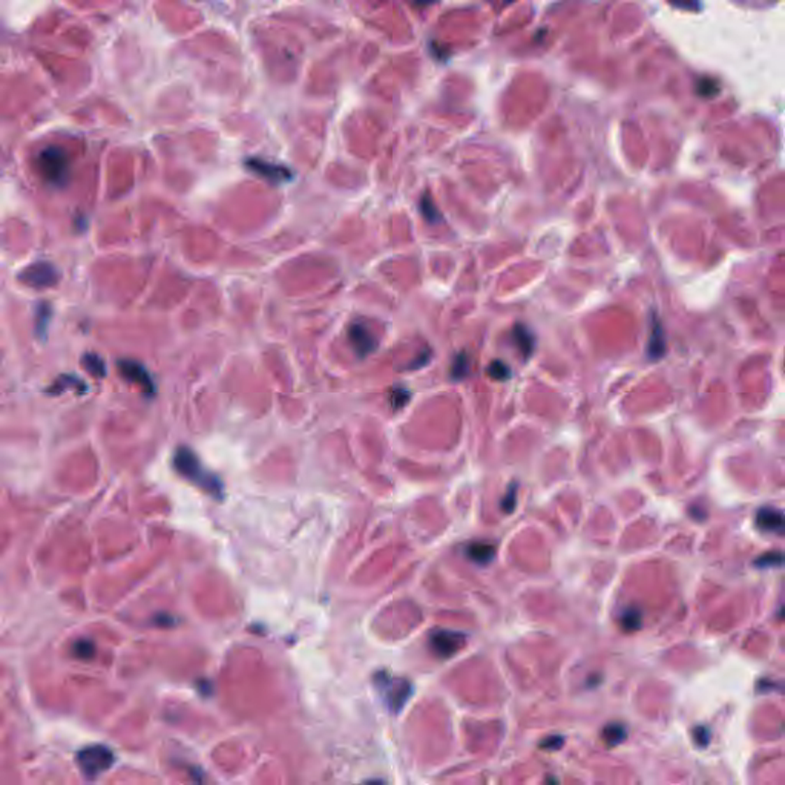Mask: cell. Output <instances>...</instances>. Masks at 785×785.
Here are the masks:
<instances>
[{
	"mask_svg": "<svg viewBox=\"0 0 785 785\" xmlns=\"http://www.w3.org/2000/svg\"><path fill=\"white\" fill-rule=\"evenodd\" d=\"M621 623L628 631H635L641 624V614L637 609H628L621 617Z\"/></svg>",
	"mask_w": 785,
	"mask_h": 785,
	"instance_id": "obj_17",
	"label": "cell"
},
{
	"mask_svg": "<svg viewBox=\"0 0 785 785\" xmlns=\"http://www.w3.org/2000/svg\"><path fill=\"white\" fill-rule=\"evenodd\" d=\"M377 687L380 693H382L384 700L387 701L388 707L394 712L401 710L411 695V686L402 678L382 675L377 678Z\"/></svg>",
	"mask_w": 785,
	"mask_h": 785,
	"instance_id": "obj_4",
	"label": "cell"
},
{
	"mask_svg": "<svg viewBox=\"0 0 785 785\" xmlns=\"http://www.w3.org/2000/svg\"><path fill=\"white\" fill-rule=\"evenodd\" d=\"M466 555L468 559L473 560L474 563H479V565H488V563H491L494 559L496 546L487 542H474L471 545H468Z\"/></svg>",
	"mask_w": 785,
	"mask_h": 785,
	"instance_id": "obj_11",
	"label": "cell"
},
{
	"mask_svg": "<svg viewBox=\"0 0 785 785\" xmlns=\"http://www.w3.org/2000/svg\"><path fill=\"white\" fill-rule=\"evenodd\" d=\"M23 281L33 287H48L57 281V273L46 263H38L23 272Z\"/></svg>",
	"mask_w": 785,
	"mask_h": 785,
	"instance_id": "obj_8",
	"label": "cell"
},
{
	"mask_svg": "<svg viewBox=\"0 0 785 785\" xmlns=\"http://www.w3.org/2000/svg\"><path fill=\"white\" fill-rule=\"evenodd\" d=\"M38 169L48 181L62 185L68 175V160L60 149L48 147L38 157Z\"/></svg>",
	"mask_w": 785,
	"mask_h": 785,
	"instance_id": "obj_3",
	"label": "cell"
},
{
	"mask_svg": "<svg viewBox=\"0 0 785 785\" xmlns=\"http://www.w3.org/2000/svg\"><path fill=\"white\" fill-rule=\"evenodd\" d=\"M559 740H561V738H559V736H552V738H549V740H546V741L542 742V747H545V749L555 747L554 750H557V749H559V745H555V741H559Z\"/></svg>",
	"mask_w": 785,
	"mask_h": 785,
	"instance_id": "obj_23",
	"label": "cell"
},
{
	"mask_svg": "<svg viewBox=\"0 0 785 785\" xmlns=\"http://www.w3.org/2000/svg\"><path fill=\"white\" fill-rule=\"evenodd\" d=\"M782 563V554L781 552H768L765 555H761L756 560V565L761 568H772V566H781Z\"/></svg>",
	"mask_w": 785,
	"mask_h": 785,
	"instance_id": "obj_19",
	"label": "cell"
},
{
	"mask_svg": "<svg viewBox=\"0 0 785 785\" xmlns=\"http://www.w3.org/2000/svg\"><path fill=\"white\" fill-rule=\"evenodd\" d=\"M468 367H470V362H468L466 354H459L456 361H454V366H453V371H451V375H453L454 379H462V377L466 376Z\"/></svg>",
	"mask_w": 785,
	"mask_h": 785,
	"instance_id": "obj_20",
	"label": "cell"
},
{
	"mask_svg": "<svg viewBox=\"0 0 785 785\" xmlns=\"http://www.w3.org/2000/svg\"><path fill=\"white\" fill-rule=\"evenodd\" d=\"M249 168L258 173L261 177H266L272 181H276V183H281V181L289 180L290 177V171L282 168L280 164H273V163H268V161H263V160H258V158H250L247 161Z\"/></svg>",
	"mask_w": 785,
	"mask_h": 785,
	"instance_id": "obj_9",
	"label": "cell"
},
{
	"mask_svg": "<svg viewBox=\"0 0 785 785\" xmlns=\"http://www.w3.org/2000/svg\"><path fill=\"white\" fill-rule=\"evenodd\" d=\"M515 496H517V487H511L508 489V493H506L503 497L502 508L505 510V512H512L515 506Z\"/></svg>",
	"mask_w": 785,
	"mask_h": 785,
	"instance_id": "obj_21",
	"label": "cell"
},
{
	"mask_svg": "<svg viewBox=\"0 0 785 785\" xmlns=\"http://www.w3.org/2000/svg\"><path fill=\"white\" fill-rule=\"evenodd\" d=\"M466 637L454 631H435L430 637V646L433 652L440 658H449L457 654L465 644Z\"/></svg>",
	"mask_w": 785,
	"mask_h": 785,
	"instance_id": "obj_5",
	"label": "cell"
},
{
	"mask_svg": "<svg viewBox=\"0 0 785 785\" xmlns=\"http://www.w3.org/2000/svg\"><path fill=\"white\" fill-rule=\"evenodd\" d=\"M348 336H350V343L354 348V352L362 356V358L370 354L376 348L375 335H373L363 324L359 322L353 324L350 330H348Z\"/></svg>",
	"mask_w": 785,
	"mask_h": 785,
	"instance_id": "obj_7",
	"label": "cell"
},
{
	"mask_svg": "<svg viewBox=\"0 0 785 785\" xmlns=\"http://www.w3.org/2000/svg\"><path fill=\"white\" fill-rule=\"evenodd\" d=\"M173 463H175L177 471L181 475H185L186 479L195 482L196 485L203 487L213 496L217 497L223 496V487H221V482H218L217 477H213V475L209 474L208 471H204V468L201 466L200 461H198L192 451H189L187 448H180L175 453V457H173Z\"/></svg>",
	"mask_w": 785,
	"mask_h": 785,
	"instance_id": "obj_1",
	"label": "cell"
},
{
	"mask_svg": "<svg viewBox=\"0 0 785 785\" xmlns=\"http://www.w3.org/2000/svg\"><path fill=\"white\" fill-rule=\"evenodd\" d=\"M361 785H385V784L380 782V781H368V782H363Z\"/></svg>",
	"mask_w": 785,
	"mask_h": 785,
	"instance_id": "obj_24",
	"label": "cell"
},
{
	"mask_svg": "<svg viewBox=\"0 0 785 785\" xmlns=\"http://www.w3.org/2000/svg\"><path fill=\"white\" fill-rule=\"evenodd\" d=\"M756 526L764 533H784V515L775 508H761L756 514Z\"/></svg>",
	"mask_w": 785,
	"mask_h": 785,
	"instance_id": "obj_10",
	"label": "cell"
},
{
	"mask_svg": "<svg viewBox=\"0 0 785 785\" xmlns=\"http://www.w3.org/2000/svg\"><path fill=\"white\" fill-rule=\"evenodd\" d=\"M75 761L86 778L95 779L113 767L115 758L113 750L105 745H89L77 753Z\"/></svg>",
	"mask_w": 785,
	"mask_h": 785,
	"instance_id": "obj_2",
	"label": "cell"
},
{
	"mask_svg": "<svg viewBox=\"0 0 785 785\" xmlns=\"http://www.w3.org/2000/svg\"><path fill=\"white\" fill-rule=\"evenodd\" d=\"M664 348H665V340H664V330L661 327L660 322H654V327H652V333H650V339H649V358L650 359H660L661 356L664 354Z\"/></svg>",
	"mask_w": 785,
	"mask_h": 785,
	"instance_id": "obj_12",
	"label": "cell"
},
{
	"mask_svg": "<svg viewBox=\"0 0 785 785\" xmlns=\"http://www.w3.org/2000/svg\"><path fill=\"white\" fill-rule=\"evenodd\" d=\"M514 339L515 343H517L523 356L529 358L534 352V344H535L534 336L531 335V331L526 327H523V325H517V327L514 329Z\"/></svg>",
	"mask_w": 785,
	"mask_h": 785,
	"instance_id": "obj_13",
	"label": "cell"
},
{
	"mask_svg": "<svg viewBox=\"0 0 785 785\" xmlns=\"http://www.w3.org/2000/svg\"><path fill=\"white\" fill-rule=\"evenodd\" d=\"M118 368H120L122 376L124 379H128L129 382L132 384H137L138 387H141L143 390H145L147 394H152L154 393V382L152 379H150L147 370L141 366V363L136 362V361H129V359H123L118 362Z\"/></svg>",
	"mask_w": 785,
	"mask_h": 785,
	"instance_id": "obj_6",
	"label": "cell"
},
{
	"mask_svg": "<svg viewBox=\"0 0 785 785\" xmlns=\"http://www.w3.org/2000/svg\"><path fill=\"white\" fill-rule=\"evenodd\" d=\"M74 654L75 656L82 658V660H88V658H91L95 654V647L92 644V641L89 640L77 641L74 644Z\"/></svg>",
	"mask_w": 785,
	"mask_h": 785,
	"instance_id": "obj_18",
	"label": "cell"
},
{
	"mask_svg": "<svg viewBox=\"0 0 785 785\" xmlns=\"http://www.w3.org/2000/svg\"><path fill=\"white\" fill-rule=\"evenodd\" d=\"M83 367L95 377H103L106 373L105 362H103L100 356L94 354V353H88V354L83 356Z\"/></svg>",
	"mask_w": 785,
	"mask_h": 785,
	"instance_id": "obj_14",
	"label": "cell"
},
{
	"mask_svg": "<svg viewBox=\"0 0 785 785\" xmlns=\"http://www.w3.org/2000/svg\"><path fill=\"white\" fill-rule=\"evenodd\" d=\"M408 398H410V394L407 391H403V390L396 391V394L391 396V399L394 402V408H401L403 403L408 402Z\"/></svg>",
	"mask_w": 785,
	"mask_h": 785,
	"instance_id": "obj_22",
	"label": "cell"
},
{
	"mask_svg": "<svg viewBox=\"0 0 785 785\" xmlns=\"http://www.w3.org/2000/svg\"><path fill=\"white\" fill-rule=\"evenodd\" d=\"M489 376L497 380H505L511 376V368L502 361H494L488 368Z\"/></svg>",
	"mask_w": 785,
	"mask_h": 785,
	"instance_id": "obj_16",
	"label": "cell"
},
{
	"mask_svg": "<svg viewBox=\"0 0 785 785\" xmlns=\"http://www.w3.org/2000/svg\"><path fill=\"white\" fill-rule=\"evenodd\" d=\"M603 738L606 740V742L609 745H617L620 744L624 738H626V728L623 726H609L605 728V732H603Z\"/></svg>",
	"mask_w": 785,
	"mask_h": 785,
	"instance_id": "obj_15",
	"label": "cell"
}]
</instances>
